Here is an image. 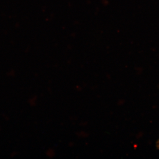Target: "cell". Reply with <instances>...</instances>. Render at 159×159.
Instances as JSON below:
<instances>
[{"mask_svg": "<svg viewBox=\"0 0 159 159\" xmlns=\"http://www.w3.org/2000/svg\"><path fill=\"white\" fill-rule=\"evenodd\" d=\"M158 145H159V143H158Z\"/></svg>", "mask_w": 159, "mask_h": 159, "instance_id": "obj_1", "label": "cell"}]
</instances>
